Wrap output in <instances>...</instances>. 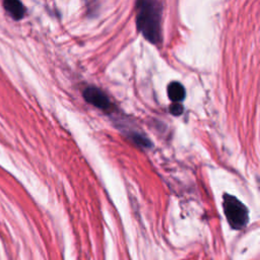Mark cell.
<instances>
[{"label": "cell", "instance_id": "6da1fadb", "mask_svg": "<svg viewBox=\"0 0 260 260\" xmlns=\"http://www.w3.org/2000/svg\"><path fill=\"white\" fill-rule=\"evenodd\" d=\"M161 3L157 1L136 2L137 29L151 43L160 40L161 32Z\"/></svg>", "mask_w": 260, "mask_h": 260}, {"label": "cell", "instance_id": "8992f818", "mask_svg": "<svg viewBox=\"0 0 260 260\" xmlns=\"http://www.w3.org/2000/svg\"><path fill=\"white\" fill-rule=\"evenodd\" d=\"M183 106H181L180 104H173L171 107H170V111L173 115L175 116H178V115H181L183 113Z\"/></svg>", "mask_w": 260, "mask_h": 260}, {"label": "cell", "instance_id": "277c9868", "mask_svg": "<svg viewBox=\"0 0 260 260\" xmlns=\"http://www.w3.org/2000/svg\"><path fill=\"white\" fill-rule=\"evenodd\" d=\"M168 95L172 102L175 104H179L185 99L186 91L184 86L178 82V81H173L168 85Z\"/></svg>", "mask_w": 260, "mask_h": 260}, {"label": "cell", "instance_id": "5b68a950", "mask_svg": "<svg viewBox=\"0 0 260 260\" xmlns=\"http://www.w3.org/2000/svg\"><path fill=\"white\" fill-rule=\"evenodd\" d=\"M3 6L14 19H20L25 11L24 6L19 1H5Z\"/></svg>", "mask_w": 260, "mask_h": 260}, {"label": "cell", "instance_id": "3957f363", "mask_svg": "<svg viewBox=\"0 0 260 260\" xmlns=\"http://www.w3.org/2000/svg\"><path fill=\"white\" fill-rule=\"evenodd\" d=\"M82 95L87 103L91 104L92 106L103 111H110L113 109V105L109 100V98L106 95V93L102 89L98 87H94V86L86 87L83 90Z\"/></svg>", "mask_w": 260, "mask_h": 260}, {"label": "cell", "instance_id": "7a4b0ae2", "mask_svg": "<svg viewBox=\"0 0 260 260\" xmlns=\"http://www.w3.org/2000/svg\"><path fill=\"white\" fill-rule=\"evenodd\" d=\"M222 207L231 228L235 230H242L247 225L249 221L248 208L237 197L230 194H224Z\"/></svg>", "mask_w": 260, "mask_h": 260}]
</instances>
